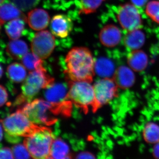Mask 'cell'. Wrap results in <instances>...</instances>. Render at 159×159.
<instances>
[{
	"instance_id": "4dcf8cb0",
	"label": "cell",
	"mask_w": 159,
	"mask_h": 159,
	"mask_svg": "<svg viewBox=\"0 0 159 159\" xmlns=\"http://www.w3.org/2000/svg\"><path fill=\"white\" fill-rule=\"evenodd\" d=\"M77 159H94L95 157L93 155L89 152H82L77 155Z\"/></svg>"
},
{
	"instance_id": "44dd1931",
	"label": "cell",
	"mask_w": 159,
	"mask_h": 159,
	"mask_svg": "<svg viewBox=\"0 0 159 159\" xmlns=\"http://www.w3.org/2000/svg\"><path fill=\"white\" fill-rule=\"evenodd\" d=\"M26 21L22 18L11 20L5 26V31L11 40L18 39L21 36Z\"/></svg>"
},
{
	"instance_id": "d6986e66",
	"label": "cell",
	"mask_w": 159,
	"mask_h": 159,
	"mask_svg": "<svg viewBox=\"0 0 159 159\" xmlns=\"http://www.w3.org/2000/svg\"><path fill=\"white\" fill-rule=\"evenodd\" d=\"M72 156L66 143L60 139H54L51 146L50 159H70Z\"/></svg>"
},
{
	"instance_id": "6da1fadb",
	"label": "cell",
	"mask_w": 159,
	"mask_h": 159,
	"mask_svg": "<svg viewBox=\"0 0 159 159\" xmlns=\"http://www.w3.org/2000/svg\"><path fill=\"white\" fill-rule=\"evenodd\" d=\"M65 61V73L71 81L92 82L95 73V62L88 48H73L67 54Z\"/></svg>"
},
{
	"instance_id": "8fae6325",
	"label": "cell",
	"mask_w": 159,
	"mask_h": 159,
	"mask_svg": "<svg viewBox=\"0 0 159 159\" xmlns=\"http://www.w3.org/2000/svg\"><path fill=\"white\" fill-rule=\"evenodd\" d=\"M122 38V33L119 28L113 25L103 27L99 33L100 42L105 47L113 48L119 44Z\"/></svg>"
},
{
	"instance_id": "1f68e13d",
	"label": "cell",
	"mask_w": 159,
	"mask_h": 159,
	"mask_svg": "<svg viewBox=\"0 0 159 159\" xmlns=\"http://www.w3.org/2000/svg\"><path fill=\"white\" fill-rule=\"evenodd\" d=\"M148 0H131V2L137 8H141L144 7Z\"/></svg>"
},
{
	"instance_id": "d4e9b609",
	"label": "cell",
	"mask_w": 159,
	"mask_h": 159,
	"mask_svg": "<svg viewBox=\"0 0 159 159\" xmlns=\"http://www.w3.org/2000/svg\"><path fill=\"white\" fill-rule=\"evenodd\" d=\"M104 0H80V14H89L95 12Z\"/></svg>"
},
{
	"instance_id": "5b68a950",
	"label": "cell",
	"mask_w": 159,
	"mask_h": 159,
	"mask_svg": "<svg viewBox=\"0 0 159 159\" xmlns=\"http://www.w3.org/2000/svg\"><path fill=\"white\" fill-rule=\"evenodd\" d=\"M1 123L7 134L16 138L30 136L43 127L31 122L20 109L1 120Z\"/></svg>"
},
{
	"instance_id": "9c48e42d",
	"label": "cell",
	"mask_w": 159,
	"mask_h": 159,
	"mask_svg": "<svg viewBox=\"0 0 159 159\" xmlns=\"http://www.w3.org/2000/svg\"><path fill=\"white\" fill-rule=\"evenodd\" d=\"M53 35L46 30L36 33L31 43L32 52L41 59L48 58L55 47V38Z\"/></svg>"
},
{
	"instance_id": "836d02e7",
	"label": "cell",
	"mask_w": 159,
	"mask_h": 159,
	"mask_svg": "<svg viewBox=\"0 0 159 159\" xmlns=\"http://www.w3.org/2000/svg\"><path fill=\"white\" fill-rule=\"evenodd\" d=\"M2 124L1 123V140L2 141V139L3 134H2Z\"/></svg>"
},
{
	"instance_id": "7402d4cb",
	"label": "cell",
	"mask_w": 159,
	"mask_h": 159,
	"mask_svg": "<svg viewBox=\"0 0 159 159\" xmlns=\"http://www.w3.org/2000/svg\"><path fill=\"white\" fill-rule=\"evenodd\" d=\"M7 76L13 82H22L26 78V68L22 64L15 62L9 66L7 70Z\"/></svg>"
},
{
	"instance_id": "484cf974",
	"label": "cell",
	"mask_w": 159,
	"mask_h": 159,
	"mask_svg": "<svg viewBox=\"0 0 159 159\" xmlns=\"http://www.w3.org/2000/svg\"><path fill=\"white\" fill-rule=\"evenodd\" d=\"M145 11L152 20L159 24V1L149 2L146 6Z\"/></svg>"
},
{
	"instance_id": "7a4b0ae2",
	"label": "cell",
	"mask_w": 159,
	"mask_h": 159,
	"mask_svg": "<svg viewBox=\"0 0 159 159\" xmlns=\"http://www.w3.org/2000/svg\"><path fill=\"white\" fill-rule=\"evenodd\" d=\"M54 83V78L47 74L43 67L30 71L22 86V93L17 97L15 105L29 102L41 89H47Z\"/></svg>"
},
{
	"instance_id": "4316f807",
	"label": "cell",
	"mask_w": 159,
	"mask_h": 159,
	"mask_svg": "<svg viewBox=\"0 0 159 159\" xmlns=\"http://www.w3.org/2000/svg\"><path fill=\"white\" fill-rule=\"evenodd\" d=\"M21 11L31 10L37 6L40 0H11Z\"/></svg>"
},
{
	"instance_id": "ac0fdd59",
	"label": "cell",
	"mask_w": 159,
	"mask_h": 159,
	"mask_svg": "<svg viewBox=\"0 0 159 159\" xmlns=\"http://www.w3.org/2000/svg\"><path fill=\"white\" fill-rule=\"evenodd\" d=\"M28 45L24 41L20 39L11 40L6 48V52L12 59H21L28 53Z\"/></svg>"
},
{
	"instance_id": "e0dca14e",
	"label": "cell",
	"mask_w": 159,
	"mask_h": 159,
	"mask_svg": "<svg viewBox=\"0 0 159 159\" xmlns=\"http://www.w3.org/2000/svg\"><path fill=\"white\" fill-rule=\"evenodd\" d=\"M145 36L144 32L140 29L128 31L123 39L125 48L128 50H139L144 45Z\"/></svg>"
},
{
	"instance_id": "7c38bea8",
	"label": "cell",
	"mask_w": 159,
	"mask_h": 159,
	"mask_svg": "<svg viewBox=\"0 0 159 159\" xmlns=\"http://www.w3.org/2000/svg\"><path fill=\"white\" fill-rule=\"evenodd\" d=\"M50 17L48 13L41 9H34L29 11L27 23L30 28L35 31H42L48 26Z\"/></svg>"
},
{
	"instance_id": "83f0119b",
	"label": "cell",
	"mask_w": 159,
	"mask_h": 159,
	"mask_svg": "<svg viewBox=\"0 0 159 159\" xmlns=\"http://www.w3.org/2000/svg\"><path fill=\"white\" fill-rule=\"evenodd\" d=\"M11 150L15 159H29L31 157L29 151L24 145H14Z\"/></svg>"
},
{
	"instance_id": "f1b7e54d",
	"label": "cell",
	"mask_w": 159,
	"mask_h": 159,
	"mask_svg": "<svg viewBox=\"0 0 159 159\" xmlns=\"http://www.w3.org/2000/svg\"><path fill=\"white\" fill-rule=\"evenodd\" d=\"M12 150L8 147L2 148L0 151V159H13Z\"/></svg>"
},
{
	"instance_id": "8992f818",
	"label": "cell",
	"mask_w": 159,
	"mask_h": 159,
	"mask_svg": "<svg viewBox=\"0 0 159 159\" xmlns=\"http://www.w3.org/2000/svg\"><path fill=\"white\" fill-rule=\"evenodd\" d=\"M68 99L74 105L81 108L84 113L88 112L89 109L93 111L95 104V95L93 86L87 81L69 82Z\"/></svg>"
},
{
	"instance_id": "52a82bcc",
	"label": "cell",
	"mask_w": 159,
	"mask_h": 159,
	"mask_svg": "<svg viewBox=\"0 0 159 159\" xmlns=\"http://www.w3.org/2000/svg\"><path fill=\"white\" fill-rule=\"evenodd\" d=\"M93 87L95 95L93 112L118 96L119 87L113 78H103L99 80L95 83Z\"/></svg>"
},
{
	"instance_id": "4fadbf2b",
	"label": "cell",
	"mask_w": 159,
	"mask_h": 159,
	"mask_svg": "<svg viewBox=\"0 0 159 159\" xmlns=\"http://www.w3.org/2000/svg\"><path fill=\"white\" fill-rule=\"evenodd\" d=\"M113 79L118 87L127 89L134 85L135 81V76L130 68L121 66L115 71Z\"/></svg>"
},
{
	"instance_id": "2e32d148",
	"label": "cell",
	"mask_w": 159,
	"mask_h": 159,
	"mask_svg": "<svg viewBox=\"0 0 159 159\" xmlns=\"http://www.w3.org/2000/svg\"><path fill=\"white\" fill-rule=\"evenodd\" d=\"M127 63L129 67L136 72H142L147 67L148 57L142 50H133L127 55Z\"/></svg>"
},
{
	"instance_id": "d6a6232c",
	"label": "cell",
	"mask_w": 159,
	"mask_h": 159,
	"mask_svg": "<svg viewBox=\"0 0 159 159\" xmlns=\"http://www.w3.org/2000/svg\"><path fill=\"white\" fill-rule=\"evenodd\" d=\"M152 155L155 158L159 159V142L155 144L153 146Z\"/></svg>"
},
{
	"instance_id": "ba28073f",
	"label": "cell",
	"mask_w": 159,
	"mask_h": 159,
	"mask_svg": "<svg viewBox=\"0 0 159 159\" xmlns=\"http://www.w3.org/2000/svg\"><path fill=\"white\" fill-rule=\"evenodd\" d=\"M117 16L122 28L127 31L140 29L142 21L138 8L133 4L120 5L118 7Z\"/></svg>"
},
{
	"instance_id": "9a60e30c",
	"label": "cell",
	"mask_w": 159,
	"mask_h": 159,
	"mask_svg": "<svg viewBox=\"0 0 159 159\" xmlns=\"http://www.w3.org/2000/svg\"><path fill=\"white\" fill-rule=\"evenodd\" d=\"M67 89L63 84H53L46 89L45 97L49 102L53 103H61L67 101Z\"/></svg>"
},
{
	"instance_id": "30bf717a",
	"label": "cell",
	"mask_w": 159,
	"mask_h": 159,
	"mask_svg": "<svg viewBox=\"0 0 159 159\" xmlns=\"http://www.w3.org/2000/svg\"><path fill=\"white\" fill-rule=\"evenodd\" d=\"M73 21L67 16L58 14L54 16L51 20L50 29L54 35L64 38L68 36L73 29Z\"/></svg>"
},
{
	"instance_id": "e575fe53",
	"label": "cell",
	"mask_w": 159,
	"mask_h": 159,
	"mask_svg": "<svg viewBox=\"0 0 159 159\" xmlns=\"http://www.w3.org/2000/svg\"><path fill=\"white\" fill-rule=\"evenodd\" d=\"M3 74V70L2 68V66H1V77H2V75Z\"/></svg>"
},
{
	"instance_id": "3957f363",
	"label": "cell",
	"mask_w": 159,
	"mask_h": 159,
	"mask_svg": "<svg viewBox=\"0 0 159 159\" xmlns=\"http://www.w3.org/2000/svg\"><path fill=\"white\" fill-rule=\"evenodd\" d=\"M54 135L48 127L42 128L30 136L26 137L24 145L34 159H50Z\"/></svg>"
},
{
	"instance_id": "cb8c5ba5",
	"label": "cell",
	"mask_w": 159,
	"mask_h": 159,
	"mask_svg": "<svg viewBox=\"0 0 159 159\" xmlns=\"http://www.w3.org/2000/svg\"><path fill=\"white\" fill-rule=\"evenodd\" d=\"M21 62L25 68L30 71L43 67L42 59L33 52L27 53L22 58Z\"/></svg>"
},
{
	"instance_id": "d590c367",
	"label": "cell",
	"mask_w": 159,
	"mask_h": 159,
	"mask_svg": "<svg viewBox=\"0 0 159 159\" xmlns=\"http://www.w3.org/2000/svg\"><path fill=\"white\" fill-rule=\"evenodd\" d=\"M5 1V0H1V4H2V3L4 2Z\"/></svg>"
},
{
	"instance_id": "f546056e",
	"label": "cell",
	"mask_w": 159,
	"mask_h": 159,
	"mask_svg": "<svg viewBox=\"0 0 159 159\" xmlns=\"http://www.w3.org/2000/svg\"><path fill=\"white\" fill-rule=\"evenodd\" d=\"M0 90H1V100H0L1 105H0L2 107L7 102L8 99V94L6 89L2 85H1L0 86Z\"/></svg>"
},
{
	"instance_id": "ffe728a7",
	"label": "cell",
	"mask_w": 159,
	"mask_h": 159,
	"mask_svg": "<svg viewBox=\"0 0 159 159\" xmlns=\"http://www.w3.org/2000/svg\"><path fill=\"white\" fill-rule=\"evenodd\" d=\"M115 71L114 64L107 58L100 57L95 62V72L102 78L113 77Z\"/></svg>"
},
{
	"instance_id": "603a6c76",
	"label": "cell",
	"mask_w": 159,
	"mask_h": 159,
	"mask_svg": "<svg viewBox=\"0 0 159 159\" xmlns=\"http://www.w3.org/2000/svg\"><path fill=\"white\" fill-rule=\"evenodd\" d=\"M143 136L145 142L150 144L159 142V125L151 122L145 125L143 130Z\"/></svg>"
},
{
	"instance_id": "5bb4252c",
	"label": "cell",
	"mask_w": 159,
	"mask_h": 159,
	"mask_svg": "<svg viewBox=\"0 0 159 159\" xmlns=\"http://www.w3.org/2000/svg\"><path fill=\"white\" fill-rule=\"evenodd\" d=\"M0 16L1 26L8 21L19 18L23 19L27 22V17L21 10L14 3L9 1H5L1 4Z\"/></svg>"
},
{
	"instance_id": "277c9868",
	"label": "cell",
	"mask_w": 159,
	"mask_h": 159,
	"mask_svg": "<svg viewBox=\"0 0 159 159\" xmlns=\"http://www.w3.org/2000/svg\"><path fill=\"white\" fill-rule=\"evenodd\" d=\"M30 120L37 124L53 125L57 122L54 116L58 115L53 103L42 99H34L20 109Z\"/></svg>"
}]
</instances>
